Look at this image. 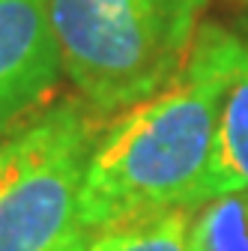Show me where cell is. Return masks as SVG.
<instances>
[{"mask_svg":"<svg viewBox=\"0 0 248 251\" xmlns=\"http://www.w3.org/2000/svg\"><path fill=\"white\" fill-rule=\"evenodd\" d=\"M242 51L230 30L203 24L182 69L102 129L78 195L84 233L206 203L219 108Z\"/></svg>","mask_w":248,"mask_h":251,"instance_id":"1","label":"cell"},{"mask_svg":"<svg viewBox=\"0 0 248 251\" xmlns=\"http://www.w3.org/2000/svg\"><path fill=\"white\" fill-rule=\"evenodd\" d=\"M206 0H45L60 66L99 114L159 93L189 57Z\"/></svg>","mask_w":248,"mask_h":251,"instance_id":"2","label":"cell"},{"mask_svg":"<svg viewBox=\"0 0 248 251\" xmlns=\"http://www.w3.org/2000/svg\"><path fill=\"white\" fill-rule=\"evenodd\" d=\"M102 117L78 96L0 135V251H63L84 236L78 195Z\"/></svg>","mask_w":248,"mask_h":251,"instance_id":"3","label":"cell"},{"mask_svg":"<svg viewBox=\"0 0 248 251\" xmlns=\"http://www.w3.org/2000/svg\"><path fill=\"white\" fill-rule=\"evenodd\" d=\"M60 69L45 0H0V135L45 105Z\"/></svg>","mask_w":248,"mask_h":251,"instance_id":"4","label":"cell"},{"mask_svg":"<svg viewBox=\"0 0 248 251\" xmlns=\"http://www.w3.org/2000/svg\"><path fill=\"white\" fill-rule=\"evenodd\" d=\"M230 192H248V45L224 87L206 174V201Z\"/></svg>","mask_w":248,"mask_h":251,"instance_id":"5","label":"cell"},{"mask_svg":"<svg viewBox=\"0 0 248 251\" xmlns=\"http://www.w3.org/2000/svg\"><path fill=\"white\" fill-rule=\"evenodd\" d=\"M192 209H168L93 233L87 251H189Z\"/></svg>","mask_w":248,"mask_h":251,"instance_id":"6","label":"cell"},{"mask_svg":"<svg viewBox=\"0 0 248 251\" xmlns=\"http://www.w3.org/2000/svg\"><path fill=\"white\" fill-rule=\"evenodd\" d=\"M189 251H248V192L219 195L192 209Z\"/></svg>","mask_w":248,"mask_h":251,"instance_id":"7","label":"cell"},{"mask_svg":"<svg viewBox=\"0 0 248 251\" xmlns=\"http://www.w3.org/2000/svg\"><path fill=\"white\" fill-rule=\"evenodd\" d=\"M87 242H90V233H84V236H78L75 242H69L63 251H87Z\"/></svg>","mask_w":248,"mask_h":251,"instance_id":"8","label":"cell"},{"mask_svg":"<svg viewBox=\"0 0 248 251\" xmlns=\"http://www.w3.org/2000/svg\"><path fill=\"white\" fill-rule=\"evenodd\" d=\"M245 3H248V0H245Z\"/></svg>","mask_w":248,"mask_h":251,"instance_id":"9","label":"cell"}]
</instances>
